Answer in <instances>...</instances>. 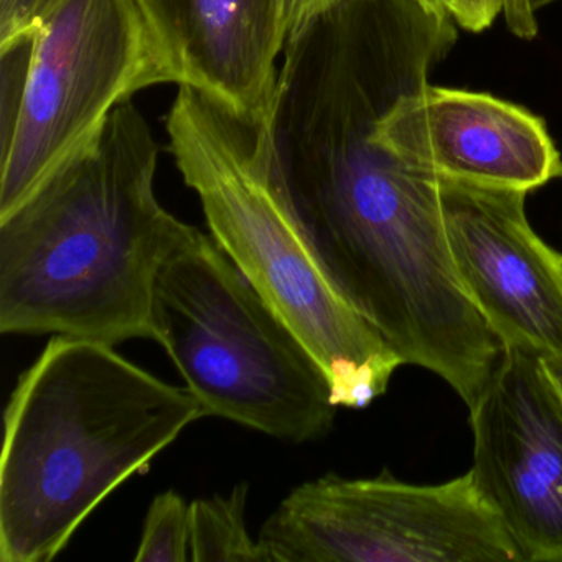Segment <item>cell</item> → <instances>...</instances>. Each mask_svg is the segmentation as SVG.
I'll list each match as a JSON object with an SVG mask.
<instances>
[{
	"label": "cell",
	"mask_w": 562,
	"mask_h": 562,
	"mask_svg": "<svg viewBox=\"0 0 562 562\" xmlns=\"http://www.w3.org/2000/svg\"><path fill=\"white\" fill-rule=\"evenodd\" d=\"M159 146L139 108L0 218V331L116 345L153 338L154 282L195 226L156 195Z\"/></svg>",
	"instance_id": "1"
},
{
	"label": "cell",
	"mask_w": 562,
	"mask_h": 562,
	"mask_svg": "<svg viewBox=\"0 0 562 562\" xmlns=\"http://www.w3.org/2000/svg\"><path fill=\"white\" fill-rule=\"evenodd\" d=\"M206 416L189 387L113 345L54 335L5 407L0 562L57 558L101 502Z\"/></svg>",
	"instance_id": "2"
},
{
	"label": "cell",
	"mask_w": 562,
	"mask_h": 562,
	"mask_svg": "<svg viewBox=\"0 0 562 562\" xmlns=\"http://www.w3.org/2000/svg\"><path fill=\"white\" fill-rule=\"evenodd\" d=\"M166 130L213 239L314 355L335 406L363 409L383 396L403 360L338 294L302 238L285 203L272 120L179 87Z\"/></svg>",
	"instance_id": "3"
},
{
	"label": "cell",
	"mask_w": 562,
	"mask_h": 562,
	"mask_svg": "<svg viewBox=\"0 0 562 562\" xmlns=\"http://www.w3.org/2000/svg\"><path fill=\"white\" fill-rule=\"evenodd\" d=\"M150 327L209 416L295 443L334 427L327 374L213 236L162 262Z\"/></svg>",
	"instance_id": "4"
},
{
	"label": "cell",
	"mask_w": 562,
	"mask_h": 562,
	"mask_svg": "<svg viewBox=\"0 0 562 562\" xmlns=\"http://www.w3.org/2000/svg\"><path fill=\"white\" fill-rule=\"evenodd\" d=\"M173 83L136 0H52L22 60L0 166V218L93 150L117 108Z\"/></svg>",
	"instance_id": "5"
},
{
	"label": "cell",
	"mask_w": 562,
	"mask_h": 562,
	"mask_svg": "<svg viewBox=\"0 0 562 562\" xmlns=\"http://www.w3.org/2000/svg\"><path fill=\"white\" fill-rule=\"evenodd\" d=\"M258 539L268 562H521L470 470L434 485L327 473L295 486Z\"/></svg>",
	"instance_id": "6"
},
{
	"label": "cell",
	"mask_w": 562,
	"mask_h": 562,
	"mask_svg": "<svg viewBox=\"0 0 562 562\" xmlns=\"http://www.w3.org/2000/svg\"><path fill=\"white\" fill-rule=\"evenodd\" d=\"M470 469L522 562H562V400L541 358L503 348L475 403Z\"/></svg>",
	"instance_id": "7"
},
{
	"label": "cell",
	"mask_w": 562,
	"mask_h": 562,
	"mask_svg": "<svg viewBox=\"0 0 562 562\" xmlns=\"http://www.w3.org/2000/svg\"><path fill=\"white\" fill-rule=\"evenodd\" d=\"M450 255L503 348L562 358V255L526 216L525 192L440 180Z\"/></svg>",
	"instance_id": "8"
},
{
	"label": "cell",
	"mask_w": 562,
	"mask_h": 562,
	"mask_svg": "<svg viewBox=\"0 0 562 562\" xmlns=\"http://www.w3.org/2000/svg\"><path fill=\"white\" fill-rule=\"evenodd\" d=\"M374 139L439 180L529 193L562 179L544 121L492 94L423 85L384 113Z\"/></svg>",
	"instance_id": "9"
},
{
	"label": "cell",
	"mask_w": 562,
	"mask_h": 562,
	"mask_svg": "<svg viewBox=\"0 0 562 562\" xmlns=\"http://www.w3.org/2000/svg\"><path fill=\"white\" fill-rule=\"evenodd\" d=\"M173 83L233 113L274 117L281 0H136Z\"/></svg>",
	"instance_id": "10"
},
{
	"label": "cell",
	"mask_w": 562,
	"mask_h": 562,
	"mask_svg": "<svg viewBox=\"0 0 562 562\" xmlns=\"http://www.w3.org/2000/svg\"><path fill=\"white\" fill-rule=\"evenodd\" d=\"M248 483H238L226 495L190 503V561L268 562L259 539L246 528Z\"/></svg>",
	"instance_id": "11"
},
{
	"label": "cell",
	"mask_w": 562,
	"mask_h": 562,
	"mask_svg": "<svg viewBox=\"0 0 562 562\" xmlns=\"http://www.w3.org/2000/svg\"><path fill=\"white\" fill-rule=\"evenodd\" d=\"M134 561H190V503L176 490L159 493L150 503Z\"/></svg>",
	"instance_id": "12"
},
{
	"label": "cell",
	"mask_w": 562,
	"mask_h": 562,
	"mask_svg": "<svg viewBox=\"0 0 562 562\" xmlns=\"http://www.w3.org/2000/svg\"><path fill=\"white\" fill-rule=\"evenodd\" d=\"M52 0H0V55L27 47Z\"/></svg>",
	"instance_id": "13"
},
{
	"label": "cell",
	"mask_w": 562,
	"mask_h": 562,
	"mask_svg": "<svg viewBox=\"0 0 562 562\" xmlns=\"http://www.w3.org/2000/svg\"><path fill=\"white\" fill-rule=\"evenodd\" d=\"M341 2L344 0H281L285 44Z\"/></svg>",
	"instance_id": "14"
},
{
	"label": "cell",
	"mask_w": 562,
	"mask_h": 562,
	"mask_svg": "<svg viewBox=\"0 0 562 562\" xmlns=\"http://www.w3.org/2000/svg\"><path fill=\"white\" fill-rule=\"evenodd\" d=\"M503 12V0H452L450 14L463 31H486Z\"/></svg>",
	"instance_id": "15"
},
{
	"label": "cell",
	"mask_w": 562,
	"mask_h": 562,
	"mask_svg": "<svg viewBox=\"0 0 562 562\" xmlns=\"http://www.w3.org/2000/svg\"><path fill=\"white\" fill-rule=\"evenodd\" d=\"M502 14L509 32L516 37L531 41L538 34V22L531 0H503Z\"/></svg>",
	"instance_id": "16"
},
{
	"label": "cell",
	"mask_w": 562,
	"mask_h": 562,
	"mask_svg": "<svg viewBox=\"0 0 562 562\" xmlns=\"http://www.w3.org/2000/svg\"><path fill=\"white\" fill-rule=\"evenodd\" d=\"M413 2H416L424 12L434 18L452 19V14H450L452 0H413Z\"/></svg>",
	"instance_id": "17"
},
{
	"label": "cell",
	"mask_w": 562,
	"mask_h": 562,
	"mask_svg": "<svg viewBox=\"0 0 562 562\" xmlns=\"http://www.w3.org/2000/svg\"><path fill=\"white\" fill-rule=\"evenodd\" d=\"M541 361L549 380L552 381L562 400V358H541Z\"/></svg>",
	"instance_id": "18"
},
{
	"label": "cell",
	"mask_w": 562,
	"mask_h": 562,
	"mask_svg": "<svg viewBox=\"0 0 562 562\" xmlns=\"http://www.w3.org/2000/svg\"><path fill=\"white\" fill-rule=\"evenodd\" d=\"M559 0H531V5L535 11H539V9L548 8V5L555 4Z\"/></svg>",
	"instance_id": "19"
}]
</instances>
